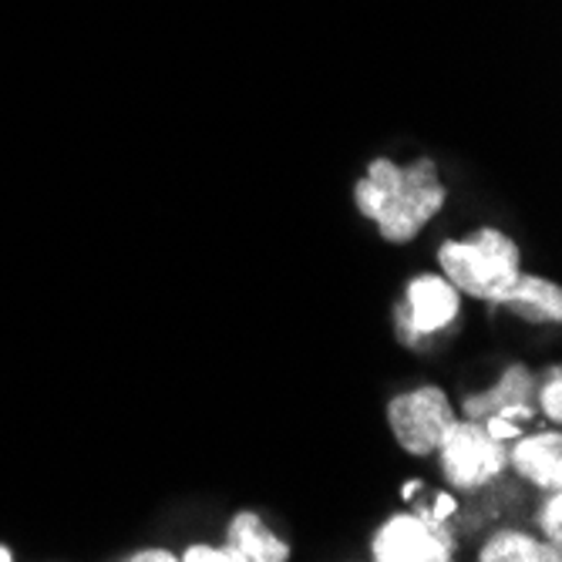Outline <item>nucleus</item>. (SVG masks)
<instances>
[{
	"label": "nucleus",
	"instance_id": "nucleus-13",
	"mask_svg": "<svg viewBox=\"0 0 562 562\" xmlns=\"http://www.w3.org/2000/svg\"><path fill=\"white\" fill-rule=\"evenodd\" d=\"M539 401H542V412H546L552 422H559V418H562V371H559V368H552V371H549V381L542 384Z\"/></svg>",
	"mask_w": 562,
	"mask_h": 562
},
{
	"label": "nucleus",
	"instance_id": "nucleus-16",
	"mask_svg": "<svg viewBox=\"0 0 562 562\" xmlns=\"http://www.w3.org/2000/svg\"><path fill=\"white\" fill-rule=\"evenodd\" d=\"M128 562H176L179 555H172L169 549H138L132 555H125Z\"/></svg>",
	"mask_w": 562,
	"mask_h": 562
},
{
	"label": "nucleus",
	"instance_id": "nucleus-3",
	"mask_svg": "<svg viewBox=\"0 0 562 562\" xmlns=\"http://www.w3.org/2000/svg\"><path fill=\"white\" fill-rule=\"evenodd\" d=\"M438 451H441V469H445L448 482L458 492H479V488H485L508 465L505 441H495L485 431V425L475 422V418L454 422L445 431Z\"/></svg>",
	"mask_w": 562,
	"mask_h": 562
},
{
	"label": "nucleus",
	"instance_id": "nucleus-17",
	"mask_svg": "<svg viewBox=\"0 0 562 562\" xmlns=\"http://www.w3.org/2000/svg\"><path fill=\"white\" fill-rule=\"evenodd\" d=\"M418 488H422V482H407V485H404V488H401V495H404V498H407V495H415V492H418Z\"/></svg>",
	"mask_w": 562,
	"mask_h": 562
},
{
	"label": "nucleus",
	"instance_id": "nucleus-1",
	"mask_svg": "<svg viewBox=\"0 0 562 562\" xmlns=\"http://www.w3.org/2000/svg\"><path fill=\"white\" fill-rule=\"evenodd\" d=\"M353 199L387 243H412L441 213L445 186L431 159L404 169L391 159H374L368 176L353 186Z\"/></svg>",
	"mask_w": 562,
	"mask_h": 562
},
{
	"label": "nucleus",
	"instance_id": "nucleus-7",
	"mask_svg": "<svg viewBox=\"0 0 562 562\" xmlns=\"http://www.w3.org/2000/svg\"><path fill=\"white\" fill-rule=\"evenodd\" d=\"M532 391H536L532 374L522 364H513V368H505V374L495 387L465 401V415L475 422L488 418V415H502L508 422H529L532 418V404H529Z\"/></svg>",
	"mask_w": 562,
	"mask_h": 562
},
{
	"label": "nucleus",
	"instance_id": "nucleus-10",
	"mask_svg": "<svg viewBox=\"0 0 562 562\" xmlns=\"http://www.w3.org/2000/svg\"><path fill=\"white\" fill-rule=\"evenodd\" d=\"M495 306H508V311H516V314H522L529 321L559 324L562 321V290L552 280L519 273L516 283L495 300Z\"/></svg>",
	"mask_w": 562,
	"mask_h": 562
},
{
	"label": "nucleus",
	"instance_id": "nucleus-15",
	"mask_svg": "<svg viewBox=\"0 0 562 562\" xmlns=\"http://www.w3.org/2000/svg\"><path fill=\"white\" fill-rule=\"evenodd\" d=\"M454 513H458V502H454L451 495H435L431 505H422V508H418V516H425V519H431V522H445V519L454 516Z\"/></svg>",
	"mask_w": 562,
	"mask_h": 562
},
{
	"label": "nucleus",
	"instance_id": "nucleus-18",
	"mask_svg": "<svg viewBox=\"0 0 562 562\" xmlns=\"http://www.w3.org/2000/svg\"><path fill=\"white\" fill-rule=\"evenodd\" d=\"M14 555H11V549L8 546H0V562H11Z\"/></svg>",
	"mask_w": 562,
	"mask_h": 562
},
{
	"label": "nucleus",
	"instance_id": "nucleus-5",
	"mask_svg": "<svg viewBox=\"0 0 562 562\" xmlns=\"http://www.w3.org/2000/svg\"><path fill=\"white\" fill-rule=\"evenodd\" d=\"M371 552L378 562H448L454 552V536L445 529V522H431L418 513L387 519Z\"/></svg>",
	"mask_w": 562,
	"mask_h": 562
},
{
	"label": "nucleus",
	"instance_id": "nucleus-8",
	"mask_svg": "<svg viewBox=\"0 0 562 562\" xmlns=\"http://www.w3.org/2000/svg\"><path fill=\"white\" fill-rule=\"evenodd\" d=\"M513 469L546 492H559L562 485V438L559 431H542L532 438H516V448L508 451Z\"/></svg>",
	"mask_w": 562,
	"mask_h": 562
},
{
	"label": "nucleus",
	"instance_id": "nucleus-12",
	"mask_svg": "<svg viewBox=\"0 0 562 562\" xmlns=\"http://www.w3.org/2000/svg\"><path fill=\"white\" fill-rule=\"evenodd\" d=\"M539 526L546 529V536H549L552 546L562 542V498H559V492H549V498L542 502V508H539Z\"/></svg>",
	"mask_w": 562,
	"mask_h": 562
},
{
	"label": "nucleus",
	"instance_id": "nucleus-6",
	"mask_svg": "<svg viewBox=\"0 0 562 562\" xmlns=\"http://www.w3.org/2000/svg\"><path fill=\"white\" fill-rule=\"evenodd\" d=\"M458 311V290L445 277H415L404 286V306H397V334L404 344H418L451 327Z\"/></svg>",
	"mask_w": 562,
	"mask_h": 562
},
{
	"label": "nucleus",
	"instance_id": "nucleus-9",
	"mask_svg": "<svg viewBox=\"0 0 562 562\" xmlns=\"http://www.w3.org/2000/svg\"><path fill=\"white\" fill-rule=\"evenodd\" d=\"M290 546L277 539L257 513H239L229 522V542L220 549V562H286Z\"/></svg>",
	"mask_w": 562,
	"mask_h": 562
},
{
	"label": "nucleus",
	"instance_id": "nucleus-11",
	"mask_svg": "<svg viewBox=\"0 0 562 562\" xmlns=\"http://www.w3.org/2000/svg\"><path fill=\"white\" fill-rule=\"evenodd\" d=\"M482 562H559L562 559V549L559 546H546L526 532H516V529H505L498 536H492L485 546H482Z\"/></svg>",
	"mask_w": 562,
	"mask_h": 562
},
{
	"label": "nucleus",
	"instance_id": "nucleus-4",
	"mask_svg": "<svg viewBox=\"0 0 562 562\" xmlns=\"http://www.w3.org/2000/svg\"><path fill=\"white\" fill-rule=\"evenodd\" d=\"M387 422H391L397 445L407 454L422 458L441 445L445 431L454 425V412L448 404V394L441 387L428 384V387H415L407 394H397L387 404Z\"/></svg>",
	"mask_w": 562,
	"mask_h": 562
},
{
	"label": "nucleus",
	"instance_id": "nucleus-2",
	"mask_svg": "<svg viewBox=\"0 0 562 562\" xmlns=\"http://www.w3.org/2000/svg\"><path fill=\"white\" fill-rule=\"evenodd\" d=\"M445 280L475 300H485L495 306V300L516 283L519 270V246L498 229H479L472 243H445L441 252Z\"/></svg>",
	"mask_w": 562,
	"mask_h": 562
},
{
	"label": "nucleus",
	"instance_id": "nucleus-14",
	"mask_svg": "<svg viewBox=\"0 0 562 562\" xmlns=\"http://www.w3.org/2000/svg\"><path fill=\"white\" fill-rule=\"evenodd\" d=\"M485 425V431L495 438V441H516L522 431H519V422H508L502 415H488V418H479Z\"/></svg>",
	"mask_w": 562,
	"mask_h": 562
}]
</instances>
